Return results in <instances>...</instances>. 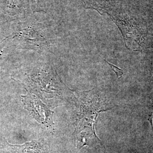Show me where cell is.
I'll use <instances>...</instances> for the list:
<instances>
[{"label": "cell", "instance_id": "obj_1", "mask_svg": "<svg viewBox=\"0 0 153 153\" xmlns=\"http://www.w3.org/2000/svg\"><path fill=\"white\" fill-rule=\"evenodd\" d=\"M78 97L76 122L74 136L76 141V153L94 142L101 143L96 134L95 125L100 113L111 110L106 107L99 93L94 89L76 94Z\"/></svg>", "mask_w": 153, "mask_h": 153}, {"label": "cell", "instance_id": "obj_2", "mask_svg": "<svg viewBox=\"0 0 153 153\" xmlns=\"http://www.w3.org/2000/svg\"><path fill=\"white\" fill-rule=\"evenodd\" d=\"M120 30L128 49L138 51L143 43L145 33L138 23L133 18L115 13L110 16Z\"/></svg>", "mask_w": 153, "mask_h": 153}, {"label": "cell", "instance_id": "obj_3", "mask_svg": "<svg viewBox=\"0 0 153 153\" xmlns=\"http://www.w3.org/2000/svg\"><path fill=\"white\" fill-rule=\"evenodd\" d=\"M26 90L27 94L21 96L25 108L39 123L43 125L53 134L55 131L53 121L54 112L49 109L37 96Z\"/></svg>", "mask_w": 153, "mask_h": 153}, {"label": "cell", "instance_id": "obj_4", "mask_svg": "<svg viewBox=\"0 0 153 153\" xmlns=\"http://www.w3.org/2000/svg\"><path fill=\"white\" fill-rule=\"evenodd\" d=\"M86 9H92L101 15L104 13L109 16L115 13L116 0H82Z\"/></svg>", "mask_w": 153, "mask_h": 153}, {"label": "cell", "instance_id": "obj_5", "mask_svg": "<svg viewBox=\"0 0 153 153\" xmlns=\"http://www.w3.org/2000/svg\"><path fill=\"white\" fill-rule=\"evenodd\" d=\"M9 145L14 150V153H45L42 142L40 140L26 142L22 145Z\"/></svg>", "mask_w": 153, "mask_h": 153}, {"label": "cell", "instance_id": "obj_6", "mask_svg": "<svg viewBox=\"0 0 153 153\" xmlns=\"http://www.w3.org/2000/svg\"><path fill=\"white\" fill-rule=\"evenodd\" d=\"M150 105H151V110H152V116H149V121L152 126V129L153 132V66L152 68L151 71V91H150Z\"/></svg>", "mask_w": 153, "mask_h": 153}, {"label": "cell", "instance_id": "obj_7", "mask_svg": "<svg viewBox=\"0 0 153 153\" xmlns=\"http://www.w3.org/2000/svg\"><path fill=\"white\" fill-rule=\"evenodd\" d=\"M105 61L110 66V67L111 68L112 71L115 72V74H116V76H117V78L119 79H120L124 75V71H123L122 69H121L120 68H119L117 66L115 65L110 63L109 62L105 60Z\"/></svg>", "mask_w": 153, "mask_h": 153}, {"label": "cell", "instance_id": "obj_8", "mask_svg": "<svg viewBox=\"0 0 153 153\" xmlns=\"http://www.w3.org/2000/svg\"><path fill=\"white\" fill-rule=\"evenodd\" d=\"M35 1L36 4H38V3L39 2V0H35Z\"/></svg>", "mask_w": 153, "mask_h": 153}]
</instances>
